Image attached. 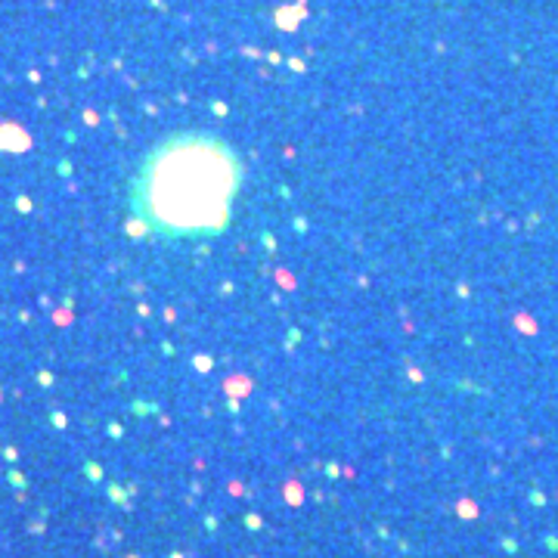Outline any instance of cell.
<instances>
[{
  "instance_id": "cell-1",
  "label": "cell",
  "mask_w": 558,
  "mask_h": 558,
  "mask_svg": "<svg viewBox=\"0 0 558 558\" xmlns=\"http://www.w3.org/2000/svg\"><path fill=\"white\" fill-rule=\"evenodd\" d=\"M242 158L208 131H177L146 149L131 177V214L165 239H211L230 227Z\"/></svg>"
}]
</instances>
